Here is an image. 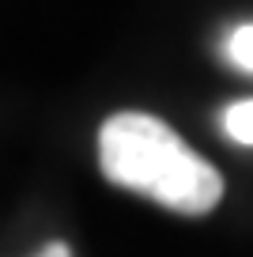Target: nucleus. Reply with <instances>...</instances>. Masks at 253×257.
Returning <instances> with one entry per match:
<instances>
[{
  "instance_id": "nucleus-4",
  "label": "nucleus",
  "mask_w": 253,
  "mask_h": 257,
  "mask_svg": "<svg viewBox=\"0 0 253 257\" xmlns=\"http://www.w3.org/2000/svg\"><path fill=\"white\" fill-rule=\"evenodd\" d=\"M34 257H72V249L64 246V242H49V246H42Z\"/></svg>"
},
{
  "instance_id": "nucleus-3",
  "label": "nucleus",
  "mask_w": 253,
  "mask_h": 257,
  "mask_svg": "<svg viewBox=\"0 0 253 257\" xmlns=\"http://www.w3.org/2000/svg\"><path fill=\"white\" fill-rule=\"evenodd\" d=\"M223 128H227V137L238 140V144H253V98L230 102L227 113H223Z\"/></svg>"
},
{
  "instance_id": "nucleus-1",
  "label": "nucleus",
  "mask_w": 253,
  "mask_h": 257,
  "mask_svg": "<svg viewBox=\"0 0 253 257\" xmlns=\"http://www.w3.org/2000/svg\"><path fill=\"white\" fill-rule=\"evenodd\" d=\"M98 167L106 182L178 216H208L223 197V174L155 113L121 110L106 117L98 128Z\"/></svg>"
},
{
  "instance_id": "nucleus-2",
  "label": "nucleus",
  "mask_w": 253,
  "mask_h": 257,
  "mask_svg": "<svg viewBox=\"0 0 253 257\" xmlns=\"http://www.w3.org/2000/svg\"><path fill=\"white\" fill-rule=\"evenodd\" d=\"M223 57H227L234 68H242V72H253V23H242V27H234V31L227 34Z\"/></svg>"
}]
</instances>
